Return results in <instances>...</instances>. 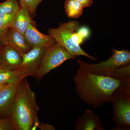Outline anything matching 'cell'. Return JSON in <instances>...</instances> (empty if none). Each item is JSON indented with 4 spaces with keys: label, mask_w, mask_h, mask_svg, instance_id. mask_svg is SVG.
Here are the masks:
<instances>
[{
    "label": "cell",
    "mask_w": 130,
    "mask_h": 130,
    "mask_svg": "<svg viewBox=\"0 0 130 130\" xmlns=\"http://www.w3.org/2000/svg\"><path fill=\"white\" fill-rule=\"evenodd\" d=\"M112 55L105 61L90 64L80 60H77L79 67L94 74L108 76L114 70L130 64V52L127 50H118L112 48Z\"/></svg>",
    "instance_id": "5"
},
{
    "label": "cell",
    "mask_w": 130,
    "mask_h": 130,
    "mask_svg": "<svg viewBox=\"0 0 130 130\" xmlns=\"http://www.w3.org/2000/svg\"><path fill=\"white\" fill-rule=\"evenodd\" d=\"M2 44L9 45L21 54L26 53L31 49L26 41L23 35L12 28H9Z\"/></svg>",
    "instance_id": "12"
},
{
    "label": "cell",
    "mask_w": 130,
    "mask_h": 130,
    "mask_svg": "<svg viewBox=\"0 0 130 130\" xmlns=\"http://www.w3.org/2000/svg\"><path fill=\"white\" fill-rule=\"evenodd\" d=\"M30 14L25 8L20 7L15 13L14 21L9 28L14 29L23 35L30 24H32Z\"/></svg>",
    "instance_id": "13"
},
{
    "label": "cell",
    "mask_w": 130,
    "mask_h": 130,
    "mask_svg": "<svg viewBox=\"0 0 130 130\" xmlns=\"http://www.w3.org/2000/svg\"><path fill=\"white\" fill-rule=\"evenodd\" d=\"M47 48L35 47L22 54V61L16 70L22 79L28 76L36 78L40 62Z\"/></svg>",
    "instance_id": "7"
},
{
    "label": "cell",
    "mask_w": 130,
    "mask_h": 130,
    "mask_svg": "<svg viewBox=\"0 0 130 130\" xmlns=\"http://www.w3.org/2000/svg\"><path fill=\"white\" fill-rule=\"evenodd\" d=\"M73 81L79 98L95 108L110 102L113 93L119 89L130 88V80L94 74L80 67Z\"/></svg>",
    "instance_id": "1"
},
{
    "label": "cell",
    "mask_w": 130,
    "mask_h": 130,
    "mask_svg": "<svg viewBox=\"0 0 130 130\" xmlns=\"http://www.w3.org/2000/svg\"><path fill=\"white\" fill-rule=\"evenodd\" d=\"M84 8L88 7L93 4V0H76Z\"/></svg>",
    "instance_id": "23"
},
{
    "label": "cell",
    "mask_w": 130,
    "mask_h": 130,
    "mask_svg": "<svg viewBox=\"0 0 130 130\" xmlns=\"http://www.w3.org/2000/svg\"><path fill=\"white\" fill-rule=\"evenodd\" d=\"M64 8L66 13L69 18H78L83 14L84 8L76 0H66Z\"/></svg>",
    "instance_id": "15"
},
{
    "label": "cell",
    "mask_w": 130,
    "mask_h": 130,
    "mask_svg": "<svg viewBox=\"0 0 130 130\" xmlns=\"http://www.w3.org/2000/svg\"><path fill=\"white\" fill-rule=\"evenodd\" d=\"M38 127L42 130H55V128L53 126L43 123H40Z\"/></svg>",
    "instance_id": "21"
},
{
    "label": "cell",
    "mask_w": 130,
    "mask_h": 130,
    "mask_svg": "<svg viewBox=\"0 0 130 130\" xmlns=\"http://www.w3.org/2000/svg\"><path fill=\"white\" fill-rule=\"evenodd\" d=\"M39 108L35 92L28 80L23 79L16 90V99L11 118L15 130L32 129Z\"/></svg>",
    "instance_id": "2"
},
{
    "label": "cell",
    "mask_w": 130,
    "mask_h": 130,
    "mask_svg": "<svg viewBox=\"0 0 130 130\" xmlns=\"http://www.w3.org/2000/svg\"><path fill=\"white\" fill-rule=\"evenodd\" d=\"M22 54L7 44L0 45V67L16 70L21 64Z\"/></svg>",
    "instance_id": "10"
},
{
    "label": "cell",
    "mask_w": 130,
    "mask_h": 130,
    "mask_svg": "<svg viewBox=\"0 0 130 130\" xmlns=\"http://www.w3.org/2000/svg\"><path fill=\"white\" fill-rule=\"evenodd\" d=\"M19 7L17 0H7L0 2V14L14 13Z\"/></svg>",
    "instance_id": "17"
},
{
    "label": "cell",
    "mask_w": 130,
    "mask_h": 130,
    "mask_svg": "<svg viewBox=\"0 0 130 130\" xmlns=\"http://www.w3.org/2000/svg\"><path fill=\"white\" fill-rule=\"evenodd\" d=\"M0 130H15L11 117L0 118Z\"/></svg>",
    "instance_id": "20"
},
{
    "label": "cell",
    "mask_w": 130,
    "mask_h": 130,
    "mask_svg": "<svg viewBox=\"0 0 130 130\" xmlns=\"http://www.w3.org/2000/svg\"><path fill=\"white\" fill-rule=\"evenodd\" d=\"M113 120L115 126L113 130L130 129V88H121L112 94Z\"/></svg>",
    "instance_id": "4"
},
{
    "label": "cell",
    "mask_w": 130,
    "mask_h": 130,
    "mask_svg": "<svg viewBox=\"0 0 130 130\" xmlns=\"http://www.w3.org/2000/svg\"><path fill=\"white\" fill-rule=\"evenodd\" d=\"M76 56L55 43L46 50L38 70L36 78L39 81L44 75L62 64L66 61L75 59Z\"/></svg>",
    "instance_id": "6"
},
{
    "label": "cell",
    "mask_w": 130,
    "mask_h": 130,
    "mask_svg": "<svg viewBox=\"0 0 130 130\" xmlns=\"http://www.w3.org/2000/svg\"><path fill=\"white\" fill-rule=\"evenodd\" d=\"M108 76L120 80H130V64L114 70Z\"/></svg>",
    "instance_id": "16"
},
{
    "label": "cell",
    "mask_w": 130,
    "mask_h": 130,
    "mask_svg": "<svg viewBox=\"0 0 130 130\" xmlns=\"http://www.w3.org/2000/svg\"><path fill=\"white\" fill-rule=\"evenodd\" d=\"M5 85H0V91H1V90L3 88V86H5Z\"/></svg>",
    "instance_id": "24"
},
{
    "label": "cell",
    "mask_w": 130,
    "mask_h": 130,
    "mask_svg": "<svg viewBox=\"0 0 130 130\" xmlns=\"http://www.w3.org/2000/svg\"><path fill=\"white\" fill-rule=\"evenodd\" d=\"M9 30V28H0V45L2 44Z\"/></svg>",
    "instance_id": "22"
},
{
    "label": "cell",
    "mask_w": 130,
    "mask_h": 130,
    "mask_svg": "<svg viewBox=\"0 0 130 130\" xmlns=\"http://www.w3.org/2000/svg\"><path fill=\"white\" fill-rule=\"evenodd\" d=\"M43 0H19L20 6L25 8L30 15H34L36 13L38 5Z\"/></svg>",
    "instance_id": "18"
},
{
    "label": "cell",
    "mask_w": 130,
    "mask_h": 130,
    "mask_svg": "<svg viewBox=\"0 0 130 130\" xmlns=\"http://www.w3.org/2000/svg\"><path fill=\"white\" fill-rule=\"evenodd\" d=\"M24 38L32 49L35 47L48 48L56 42L50 35L42 34L32 24H30L23 35Z\"/></svg>",
    "instance_id": "9"
},
{
    "label": "cell",
    "mask_w": 130,
    "mask_h": 130,
    "mask_svg": "<svg viewBox=\"0 0 130 130\" xmlns=\"http://www.w3.org/2000/svg\"><path fill=\"white\" fill-rule=\"evenodd\" d=\"M23 79L16 70L0 67V85L10 84L18 85Z\"/></svg>",
    "instance_id": "14"
},
{
    "label": "cell",
    "mask_w": 130,
    "mask_h": 130,
    "mask_svg": "<svg viewBox=\"0 0 130 130\" xmlns=\"http://www.w3.org/2000/svg\"><path fill=\"white\" fill-rule=\"evenodd\" d=\"M79 24L75 21H70L67 23L60 24L58 28H50L48 32L56 40V42L76 56L82 55L93 60L96 58L90 56L84 51L79 44L73 40V34L78 29Z\"/></svg>",
    "instance_id": "3"
},
{
    "label": "cell",
    "mask_w": 130,
    "mask_h": 130,
    "mask_svg": "<svg viewBox=\"0 0 130 130\" xmlns=\"http://www.w3.org/2000/svg\"><path fill=\"white\" fill-rule=\"evenodd\" d=\"M76 130H103L100 118L91 110L88 109L77 120Z\"/></svg>",
    "instance_id": "11"
},
{
    "label": "cell",
    "mask_w": 130,
    "mask_h": 130,
    "mask_svg": "<svg viewBox=\"0 0 130 130\" xmlns=\"http://www.w3.org/2000/svg\"><path fill=\"white\" fill-rule=\"evenodd\" d=\"M18 85L13 84L6 85L0 91V118H9L11 116Z\"/></svg>",
    "instance_id": "8"
},
{
    "label": "cell",
    "mask_w": 130,
    "mask_h": 130,
    "mask_svg": "<svg viewBox=\"0 0 130 130\" xmlns=\"http://www.w3.org/2000/svg\"><path fill=\"white\" fill-rule=\"evenodd\" d=\"M15 13L0 14V28H10L14 21Z\"/></svg>",
    "instance_id": "19"
}]
</instances>
